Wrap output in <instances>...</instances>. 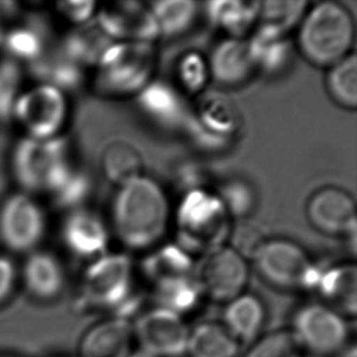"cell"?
Wrapping results in <instances>:
<instances>
[{
  "instance_id": "obj_1",
  "label": "cell",
  "mask_w": 357,
  "mask_h": 357,
  "mask_svg": "<svg viewBox=\"0 0 357 357\" xmlns=\"http://www.w3.org/2000/svg\"><path fill=\"white\" fill-rule=\"evenodd\" d=\"M169 220V199L154 179L143 176L117 188L112 204V229L127 249L156 248L167 232Z\"/></svg>"
},
{
  "instance_id": "obj_2",
  "label": "cell",
  "mask_w": 357,
  "mask_h": 357,
  "mask_svg": "<svg viewBox=\"0 0 357 357\" xmlns=\"http://www.w3.org/2000/svg\"><path fill=\"white\" fill-rule=\"evenodd\" d=\"M298 49L316 68H329L353 54L355 19L338 1H321L306 11L298 27Z\"/></svg>"
},
{
  "instance_id": "obj_3",
  "label": "cell",
  "mask_w": 357,
  "mask_h": 357,
  "mask_svg": "<svg viewBox=\"0 0 357 357\" xmlns=\"http://www.w3.org/2000/svg\"><path fill=\"white\" fill-rule=\"evenodd\" d=\"M176 245L203 257L227 245L233 221L215 192L194 189L182 195L174 215Z\"/></svg>"
},
{
  "instance_id": "obj_4",
  "label": "cell",
  "mask_w": 357,
  "mask_h": 357,
  "mask_svg": "<svg viewBox=\"0 0 357 357\" xmlns=\"http://www.w3.org/2000/svg\"><path fill=\"white\" fill-rule=\"evenodd\" d=\"M70 153L68 140L33 139L22 137L10 155V169L20 192L50 197L76 169Z\"/></svg>"
},
{
  "instance_id": "obj_5",
  "label": "cell",
  "mask_w": 357,
  "mask_h": 357,
  "mask_svg": "<svg viewBox=\"0 0 357 357\" xmlns=\"http://www.w3.org/2000/svg\"><path fill=\"white\" fill-rule=\"evenodd\" d=\"M193 257L176 244L151 249L140 265L156 306L183 316L198 305L202 294L194 280Z\"/></svg>"
},
{
  "instance_id": "obj_6",
  "label": "cell",
  "mask_w": 357,
  "mask_h": 357,
  "mask_svg": "<svg viewBox=\"0 0 357 357\" xmlns=\"http://www.w3.org/2000/svg\"><path fill=\"white\" fill-rule=\"evenodd\" d=\"M137 272L130 256L107 252L88 262L78 290L83 309L126 316L135 299Z\"/></svg>"
},
{
  "instance_id": "obj_7",
  "label": "cell",
  "mask_w": 357,
  "mask_h": 357,
  "mask_svg": "<svg viewBox=\"0 0 357 357\" xmlns=\"http://www.w3.org/2000/svg\"><path fill=\"white\" fill-rule=\"evenodd\" d=\"M158 66L155 44L112 43L94 68V86L107 98L137 97Z\"/></svg>"
},
{
  "instance_id": "obj_8",
  "label": "cell",
  "mask_w": 357,
  "mask_h": 357,
  "mask_svg": "<svg viewBox=\"0 0 357 357\" xmlns=\"http://www.w3.org/2000/svg\"><path fill=\"white\" fill-rule=\"evenodd\" d=\"M251 262L266 284L285 293L314 291L321 272L299 244L278 238L266 241Z\"/></svg>"
},
{
  "instance_id": "obj_9",
  "label": "cell",
  "mask_w": 357,
  "mask_h": 357,
  "mask_svg": "<svg viewBox=\"0 0 357 357\" xmlns=\"http://www.w3.org/2000/svg\"><path fill=\"white\" fill-rule=\"evenodd\" d=\"M241 128V112L226 93L204 92L190 105L183 130L199 149L218 153L232 144Z\"/></svg>"
},
{
  "instance_id": "obj_10",
  "label": "cell",
  "mask_w": 357,
  "mask_h": 357,
  "mask_svg": "<svg viewBox=\"0 0 357 357\" xmlns=\"http://www.w3.org/2000/svg\"><path fill=\"white\" fill-rule=\"evenodd\" d=\"M68 119L66 94L48 84L37 83L20 93L11 120L24 130V137L45 140L63 135Z\"/></svg>"
},
{
  "instance_id": "obj_11",
  "label": "cell",
  "mask_w": 357,
  "mask_h": 357,
  "mask_svg": "<svg viewBox=\"0 0 357 357\" xmlns=\"http://www.w3.org/2000/svg\"><path fill=\"white\" fill-rule=\"evenodd\" d=\"M290 331L311 357L335 356L349 344L347 319L319 301L303 305L294 314Z\"/></svg>"
},
{
  "instance_id": "obj_12",
  "label": "cell",
  "mask_w": 357,
  "mask_h": 357,
  "mask_svg": "<svg viewBox=\"0 0 357 357\" xmlns=\"http://www.w3.org/2000/svg\"><path fill=\"white\" fill-rule=\"evenodd\" d=\"M47 215L33 195L17 192L0 204V243L14 254L38 250L47 233Z\"/></svg>"
},
{
  "instance_id": "obj_13",
  "label": "cell",
  "mask_w": 357,
  "mask_h": 357,
  "mask_svg": "<svg viewBox=\"0 0 357 357\" xmlns=\"http://www.w3.org/2000/svg\"><path fill=\"white\" fill-rule=\"evenodd\" d=\"M249 277V261L228 245L200 257L194 270L202 296L222 304L245 293Z\"/></svg>"
},
{
  "instance_id": "obj_14",
  "label": "cell",
  "mask_w": 357,
  "mask_h": 357,
  "mask_svg": "<svg viewBox=\"0 0 357 357\" xmlns=\"http://www.w3.org/2000/svg\"><path fill=\"white\" fill-rule=\"evenodd\" d=\"M94 22L114 43L155 44L160 39L149 3L120 0L99 5Z\"/></svg>"
},
{
  "instance_id": "obj_15",
  "label": "cell",
  "mask_w": 357,
  "mask_h": 357,
  "mask_svg": "<svg viewBox=\"0 0 357 357\" xmlns=\"http://www.w3.org/2000/svg\"><path fill=\"white\" fill-rule=\"evenodd\" d=\"M135 345L150 357L185 356L189 328L181 314L155 306L133 322Z\"/></svg>"
},
{
  "instance_id": "obj_16",
  "label": "cell",
  "mask_w": 357,
  "mask_h": 357,
  "mask_svg": "<svg viewBox=\"0 0 357 357\" xmlns=\"http://www.w3.org/2000/svg\"><path fill=\"white\" fill-rule=\"evenodd\" d=\"M310 226L326 237L356 239V203L353 195L338 187H324L310 195L305 205Z\"/></svg>"
},
{
  "instance_id": "obj_17",
  "label": "cell",
  "mask_w": 357,
  "mask_h": 357,
  "mask_svg": "<svg viewBox=\"0 0 357 357\" xmlns=\"http://www.w3.org/2000/svg\"><path fill=\"white\" fill-rule=\"evenodd\" d=\"M61 239L71 255L88 262L107 254L109 231L97 213L77 208L66 215L61 225Z\"/></svg>"
},
{
  "instance_id": "obj_18",
  "label": "cell",
  "mask_w": 357,
  "mask_h": 357,
  "mask_svg": "<svg viewBox=\"0 0 357 357\" xmlns=\"http://www.w3.org/2000/svg\"><path fill=\"white\" fill-rule=\"evenodd\" d=\"M133 322L123 316H107L82 334L79 357H130L135 353Z\"/></svg>"
},
{
  "instance_id": "obj_19",
  "label": "cell",
  "mask_w": 357,
  "mask_h": 357,
  "mask_svg": "<svg viewBox=\"0 0 357 357\" xmlns=\"http://www.w3.org/2000/svg\"><path fill=\"white\" fill-rule=\"evenodd\" d=\"M210 77L222 89L244 87L257 76L246 39L226 38L208 58Z\"/></svg>"
},
{
  "instance_id": "obj_20",
  "label": "cell",
  "mask_w": 357,
  "mask_h": 357,
  "mask_svg": "<svg viewBox=\"0 0 357 357\" xmlns=\"http://www.w3.org/2000/svg\"><path fill=\"white\" fill-rule=\"evenodd\" d=\"M19 273L27 294L39 303L58 300L68 284L65 266L58 256L49 251L36 250L29 254Z\"/></svg>"
},
{
  "instance_id": "obj_21",
  "label": "cell",
  "mask_w": 357,
  "mask_h": 357,
  "mask_svg": "<svg viewBox=\"0 0 357 357\" xmlns=\"http://www.w3.org/2000/svg\"><path fill=\"white\" fill-rule=\"evenodd\" d=\"M135 99L143 115L156 125L183 130L190 105L172 83L154 78Z\"/></svg>"
},
{
  "instance_id": "obj_22",
  "label": "cell",
  "mask_w": 357,
  "mask_h": 357,
  "mask_svg": "<svg viewBox=\"0 0 357 357\" xmlns=\"http://www.w3.org/2000/svg\"><path fill=\"white\" fill-rule=\"evenodd\" d=\"M314 291L319 303L337 311L345 319L357 312V270L354 264H338L321 268Z\"/></svg>"
},
{
  "instance_id": "obj_23",
  "label": "cell",
  "mask_w": 357,
  "mask_h": 357,
  "mask_svg": "<svg viewBox=\"0 0 357 357\" xmlns=\"http://www.w3.org/2000/svg\"><path fill=\"white\" fill-rule=\"evenodd\" d=\"M246 42L257 75L277 76L289 68L293 45L288 36L256 26Z\"/></svg>"
},
{
  "instance_id": "obj_24",
  "label": "cell",
  "mask_w": 357,
  "mask_h": 357,
  "mask_svg": "<svg viewBox=\"0 0 357 357\" xmlns=\"http://www.w3.org/2000/svg\"><path fill=\"white\" fill-rule=\"evenodd\" d=\"M259 10L256 0H215L205 3L204 13L227 38L246 39L257 26Z\"/></svg>"
},
{
  "instance_id": "obj_25",
  "label": "cell",
  "mask_w": 357,
  "mask_h": 357,
  "mask_svg": "<svg viewBox=\"0 0 357 357\" xmlns=\"http://www.w3.org/2000/svg\"><path fill=\"white\" fill-rule=\"evenodd\" d=\"M265 321L264 301L245 291L226 304L221 324L238 343L251 344L261 337Z\"/></svg>"
},
{
  "instance_id": "obj_26",
  "label": "cell",
  "mask_w": 357,
  "mask_h": 357,
  "mask_svg": "<svg viewBox=\"0 0 357 357\" xmlns=\"http://www.w3.org/2000/svg\"><path fill=\"white\" fill-rule=\"evenodd\" d=\"M29 68L37 83L48 84L65 94L82 87L86 78V70L68 58L59 45L56 48H49Z\"/></svg>"
},
{
  "instance_id": "obj_27",
  "label": "cell",
  "mask_w": 357,
  "mask_h": 357,
  "mask_svg": "<svg viewBox=\"0 0 357 357\" xmlns=\"http://www.w3.org/2000/svg\"><path fill=\"white\" fill-rule=\"evenodd\" d=\"M100 169L107 182L121 188L144 176V159L128 140H112L102 149Z\"/></svg>"
},
{
  "instance_id": "obj_28",
  "label": "cell",
  "mask_w": 357,
  "mask_h": 357,
  "mask_svg": "<svg viewBox=\"0 0 357 357\" xmlns=\"http://www.w3.org/2000/svg\"><path fill=\"white\" fill-rule=\"evenodd\" d=\"M114 42L107 38L97 24L92 21L79 27H73L65 37L59 48L84 70L94 68L102 54Z\"/></svg>"
},
{
  "instance_id": "obj_29",
  "label": "cell",
  "mask_w": 357,
  "mask_h": 357,
  "mask_svg": "<svg viewBox=\"0 0 357 357\" xmlns=\"http://www.w3.org/2000/svg\"><path fill=\"white\" fill-rule=\"evenodd\" d=\"M239 347L221 322L205 321L189 331L187 357H238Z\"/></svg>"
},
{
  "instance_id": "obj_30",
  "label": "cell",
  "mask_w": 357,
  "mask_h": 357,
  "mask_svg": "<svg viewBox=\"0 0 357 357\" xmlns=\"http://www.w3.org/2000/svg\"><path fill=\"white\" fill-rule=\"evenodd\" d=\"M159 29L160 39L182 37L193 29L200 15V4L194 0H158L149 3Z\"/></svg>"
},
{
  "instance_id": "obj_31",
  "label": "cell",
  "mask_w": 357,
  "mask_h": 357,
  "mask_svg": "<svg viewBox=\"0 0 357 357\" xmlns=\"http://www.w3.org/2000/svg\"><path fill=\"white\" fill-rule=\"evenodd\" d=\"M1 48L4 49L5 58L15 63H26L29 66L43 56L48 50L47 34L37 24H22L5 31Z\"/></svg>"
},
{
  "instance_id": "obj_32",
  "label": "cell",
  "mask_w": 357,
  "mask_h": 357,
  "mask_svg": "<svg viewBox=\"0 0 357 357\" xmlns=\"http://www.w3.org/2000/svg\"><path fill=\"white\" fill-rule=\"evenodd\" d=\"M326 89L329 98L347 110L357 107V58L350 54L342 61L327 68Z\"/></svg>"
},
{
  "instance_id": "obj_33",
  "label": "cell",
  "mask_w": 357,
  "mask_h": 357,
  "mask_svg": "<svg viewBox=\"0 0 357 357\" xmlns=\"http://www.w3.org/2000/svg\"><path fill=\"white\" fill-rule=\"evenodd\" d=\"M309 8L305 0H266L260 1L257 26L288 36L299 27Z\"/></svg>"
},
{
  "instance_id": "obj_34",
  "label": "cell",
  "mask_w": 357,
  "mask_h": 357,
  "mask_svg": "<svg viewBox=\"0 0 357 357\" xmlns=\"http://www.w3.org/2000/svg\"><path fill=\"white\" fill-rule=\"evenodd\" d=\"M211 82L208 58L198 52H188L181 55L174 63V84L179 92L198 97L205 92Z\"/></svg>"
},
{
  "instance_id": "obj_35",
  "label": "cell",
  "mask_w": 357,
  "mask_h": 357,
  "mask_svg": "<svg viewBox=\"0 0 357 357\" xmlns=\"http://www.w3.org/2000/svg\"><path fill=\"white\" fill-rule=\"evenodd\" d=\"M215 193L236 222L249 220L257 208V193L254 185L241 177L223 181Z\"/></svg>"
},
{
  "instance_id": "obj_36",
  "label": "cell",
  "mask_w": 357,
  "mask_h": 357,
  "mask_svg": "<svg viewBox=\"0 0 357 357\" xmlns=\"http://www.w3.org/2000/svg\"><path fill=\"white\" fill-rule=\"evenodd\" d=\"M241 357H304L290 329H280L261 335L250 344Z\"/></svg>"
},
{
  "instance_id": "obj_37",
  "label": "cell",
  "mask_w": 357,
  "mask_h": 357,
  "mask_svg": "<svg viewBox=\"0 0 357 357\" xmlns=\"http://www.w3.org/2000/svg\"><path fill=\"white\" fill-rule=\"evenodd\" d=\"M91 193L92 179L86 171L77 167L49 198L52 199L56 208L70 213L82 208Z\"/></svg>"
},
{
  "instance_id": "obj_38",
  "label": "cell",
  "mask_w": 357,
  "mask_h": 357,
  "mask_svg": "<svg viewBox=\"0 0 357 357\" xmlns=\"http://www.w3.org/2000/svg\"><path fill=\"white\" fill-rule=\"evenodd\" d=\"M22 66L8 58L0 59V123L13 119L15 102L22 92Z\"/></svg>"
},
{
  "instance_id": "obj_39",
  "label": "cell",
  "mask_w": 357,
  "mask_h": 357,
  "mask_svg": "<svg viewBox=\"0 0 357 357\" xmlns=\"http://www.w3.org/2000/svg\"><path fill=\"white\" fill-rule=\"evenodd\" d=\"M268 239L270 238L262 225L249 218L233 225L227 245L237 251L246 261H251Z\"/></svg>"
},
{
  "instance_id": "obj_40",
  "label": "cell",
  "mask_w": 357,
  "mask_h": 357,
  "mask_svg": "<svg viewBox=\"0 0 357 357\" xmlns=\"http://www.w3.org/2000/svg\"><path fill=\"white\" fill-rule=\"evenodd\" d=\"M98 6L97 1H59L55 11L73 27H79L94 21Z\"/></svg>"
},
{
  "instance_id": "obj_41",
  "label": "cell",
  "mask_w": 357,
  "mask_h": 357,
  "mask_svg": "<svg viewBox=\"0 0 357 357\" xmlns=\"http://www.w3.org/2000/svg\"><path fill=\"white\" fill-rule=\"evenodd\" d=\"M20 280V273L9 256L0 255V307L9 301Z\"/></svg>"
},
{
  "instance_id": "obj_42",
  "label": "cell",
  "mask_w": 357,
  "mask_h": 357,
  "mask_svg": "<svg viewBox=\"0 0 357 357\" xmlns=\"http://www.w3.org/2000/svg\"><path fill=\"white\" fill-rule=\"evenodd\" d=\"M334 357H357V349L355 344H348L345 348Z\"/></svg>"
},
{
  "instance_id": "obj_43",
  "label": "cell",
  "mask_w": 357,
  "mask_h": 357,
  "mask_svg": "<svg viewBox=\"0 0 357 357\" xmlns=\"http://www.w3.org/2000/svg\"><path fill=\"white\" fill-rule=\"evenodd\" d=\"M5 29L1 24V20H0V48H1V44H3V39H4Z\"/></svg>"
},
{
  "instance_id": "obj_44",
  "label": "cell",
  "mask_w": 357,
  "mask_h": 357,
  "mask_svg": "<svg viewBox=\"0 0 357 357\" xmlns=\"http://www.w3.org/2000/svg\"><path fill=\"white\" fill-rule=\"evenodd\" d=\"M130 357H150L149 355H146V354L142 353V351H135V353L132 354Z\"/></svg>"
},
{
  "instance_id": "obj_45",
  "label": "cell",
  "mask_w": 357,
  "mask_h": 357,
  "mask_svg": "<svg viewBox=\"0 0 357 357\" xmlns=\"http://www.w3.org/2000/svg\"><path fill=\"white\" fill-rule=\"evenodd\" d=\"M0 357H14V356H0Z\"/></svg>"
}]
</instances>
